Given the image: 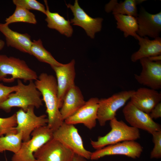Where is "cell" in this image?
<instances>
[{
    "label": "cell",
    "mask_w": 161,
    "mask_h": 161,
    "mask_svg": "<svg viewBox=\"0 0 161 161\" xmlns=\"http://www.w3.org/2000/svg\"><path fill=\"white\" fill-rule=\"evenodd\" d=\"M34 83L45 105L48 119L47 125L54 132L64 122L60 110L56 78L52 75L42 73Z\"/></svg>",
    "instance_id": "1"
},
{
    "label": "cell",
    "mask_w": 161,
    "mask_h": 161,
    "mask_svg": "<svg viewBox=\"0 0 161 161\" xmlns=\"http://www.w3.org/2000/svg\"><path fill=\"white\" fill-rule=\"evenodd\" d=\"M17 90L10 94L7 99L0 103V109L6 112H10L12 108L19 107L26 111L30 106L37 109L43 105L41 92L37 88L33 80L24 84L21 80L18 79Z\"/></svg>",
    "instance_id": "2"
},
{
    "label": "cell",
    "mask_w": 161,
    "mask_h": 161,
    "mask_svg": "<svg viewBox=\"0 0 161 161\" xmlns=\"http://www.w3.org/2000/svg\"><path fill=\"white\" fill-rule=\"evenodd\" d=\"M111 130L106 135L98 137L96 141L91 140L90 144L96 150L106 146L126 141H135L140 137L139 130L126 124L115 117L110 121Z\"/></svg>",
    "instance_id": "3"
},
{
    "label": "cell",
    "mask_w": 161,
    "mask_h": 161,
    "mask_svg": "<svg viewBox=\"0 0 161 161\" xmlns=\"http://www.w3.org/2000/svg\"><path fill=\"white\" fill-rule=\"evenodd\" d=\"M7 75L11 77L7 83L15 79L23 80L24 82L36 80V72L30 68L24 61L13 57L0 55V81L4 82Z\"/></svg>",
    "instance_id": "4"
},
{
    "label": "cell",
    "mask_w": 161,
    "mask_h": 161,
    "mask_svg": "<svg viewBox=\"0 0 161 161\" xmlns=\"http://www.w3.org/2000/svg\"><path fill=\"white\" fill-rule=\"evenodd\" d=\"M53 132L47 125L36 129L32 133V137L29 140L22 142L18 151L12 157L11 161H34V153L53 138Z\"/></svg>",
    "instance_id": "5"
},
{
    "label": "cell",
    "mask_w": 161,
    "mask_h": 161,
    "mask_svg": "<svg viewBox=\"0 0 161 161\" xmlns=\"http://www.w3.org/2000/svg\"><path fill=\"white\" fill-rule=\"evenodd\" d=\"M53 138L72 151L75 154L90 159L92 152L85 148L82 138L74 125L64 121L53 132Z\"/></svg>",
    "instance_id": "6"
},
{
    "label": "cell",
    "mask_w": 161,
    "mask_h": 161,
    "mask_svg": "<svg viewBox=\"0 0 161 161\" xmlns=\"http://www.w3.org/2000/svg\"><path fill=\"white\" fill-rule=\"evenodd\" d=\"M135 91H123L116 93L107 98L99 99L97 120L101 126L115 117L117 111L123 107L131 97Z\"/></svg>",
    "instance_id": "7"
},
{
    "label": "cell",
    "mask_w": 161,
    "mask_h": 161,
    "mask_svg": "<svg viewBox=\"0 0 161 161\" xmlns=\"http://www.w3.org/2000/svg\"><path fill=\"white\" fill-rule=\"evenodd\" d=\"M34 108L30 106L26 111L20 109L16 113L17 125L14 129L16 133H21L23 142L29 140L32 133L36 129L47 124L46 115L37 116L34 112Z\"/></svg>",
    "instance_id": "8"
},
{
    "label": "cell",
    "mask_w": 161,
    "mask_h": 161,
    "mask_svg": "<svg viewBox=\"0 0 161 161\" xmlns=\"http://www.w3.org/2000/svg\"><path fill=\"white\" fill-rule=\"evenodd\" d=\"M123 112L130 126L147 131L151 134L161 131L160 124L154 122L149 114L139 109L130 101L124 106Z\"/></svg>",
    "instance_id": "9"
},
{
    "label": "cell",
    "mask_w": 161,
    "mask_h": 161,
    "mask_svg": "<svg viewBox=\"0 0 161 161\" xmlns=\"http://www.w3.org/2000/svg\"><path fill=\"white\" fill-rule=\"evenodd\" d=\"M75 153L57 140L53 138L34 154L40 161H73Z\"/></svg>",
    "instance_id": "10"
},
{
    "label": "cell",
    "mask_w": 161,
    "mask_h": 161,
    "mask_svg": "<svg viewBox=\"0 0 161 161\" xmlns=\"http://www.w3.org/2000/svg\"><path fill=\"white\" fill-rule=\"evenodd\" d=\"M143 147L135 141H126L106 146L92 152L90 160H96L107 156L122 155L133 159L140 157Z\"/></svg>",
    "instance_id": "11"
},
{
    "label": "cell",
    "mask_w": 161,
    "mask_h": 161,
    "mask_svg": "<svg viewBox=\"0 0 161 161\" xmlns=\"http://www.w3.org/2000/svg\"><path fill=\"white\" fill-rule=\"evenodd\" d=\"M66 5L71 10L74 16L73 18L70 20V23L81 27L88 36L94 38L95 34L101 30L103 18H94L89 16L80 7L77 0H75L73 5L70 4Z\"/></svg>",
    "instance_id": "12"
},
{
    "label": "cell",
    "mask_w": 161,
    "mask_h": 161,
    "mask_svg": "<svg viewBox=\"0 0 161 161\" xmlns=\"http://www.w3.org/2000/svg\"><path fill=\"white\" fill-rule=\"evenodd\" d=\"M142 66L139 75L134 74V78L140 84L155 90L161 88V61L154 62L147 58L140 60Z\"/></svg>",
    "instance_id": "13"
},
{
    "label": "cell",
    "mask_w": 161,
    "mask_h": 161,
    "mask_svg": "<svg viewBox=\"0 0 161 161\" xmlns=\"http://www.w3.org/2000/svg\"><path fill=\"white\" fill-rule=\"evenodd\" d=\"M99 99L97 97L90 98L74 114L65 120L64 122L74 125L82 124L90 130L93 129L97 123Z\"/></svg>",
    "instance_id": "14"
},
{
    "label": "cell",
    "mask_w": 161,
    "mask_h": 161,
    "mask_svg": "<svg viewBox=\"0 0 161 161\" xmlns=\"http://www.w3.org/2000/svg\"><path fill=\"white\" fill-rule=\"evenodd\" d=\"M75 61L72 59L68 63L51 67L55 72L57 84L58 101L61 108L64 98L68 91L75 85Z\"/></svg>",
    "instance_id": "15"
},
{
    "label": "cell",
    "mask_w": 161,
    "mask_h": 161,
    "mask_svg": "<svg viewBox=\"0 0 161 161\" xmlns=\"http://www.w3.org/2000/svg\"><path fill=\"white\" fill-rule=\"evenodd\" d=\"M138 24L137 33L141 37L148 36L155 39L159 37L161 31V12L150 13L143 7L136 17Z\"/></svg>",
    "instance_id": "16"
},
{
    "label": "cell",
    "mask_w": 161,
    "mask_h": 161,
    "mask_svg": "<svg viewBox=\"0 0 161 161\" xmlns=\"http://www.w3.org/2000/svg\"><path fill=\"white\" fill-rule=\"evenodd\" d=\"M130 99V101L137 108L149 114L161 102V93L151 89L141 87L135 91Z\"/></svg>",
    "instance_id": "17"
},
{
    "label": "cell",
    "mask_w": 161,
    "mask_h": 161,
    "mask_svg": "<svg viewBox=\"0 0 161 161\" xmlns=\"http://www.w3.org/2000/svg\"><path fill=\"white\" fill-rule=\"evenodd\" d=\"M79 88L75 85L65 95L60 112L64 121L77 111L86 103Z\"/></svg>",
    "instance_id": "18"
},
{
    "label": "cell",
    "mask_w": 161,
    "mask_h": 161,
    "mask_svg": "<svg viewBox=\"0 0 161 161\" xmlns=\"http://www.w3.org/2000/svg\"><path fill=\"white\" fill-rule=\"evenodd\" d=\"M0 32L5 37L8 47H14L30 55V48L32 41L28 34L13 31L4 23H0Z\"/></svg>",
    "instance_id": "19"
},
{
    "label": "cell",
    "mask_w": 161,
    "mask_h": 161,
    "mask_svg": "<svg viewBox=\"0 0 161 161\" xmlns=\"http://www.w3.org/2000/svg\"><path fill=\"white\" fill-rule=\"evenodd\" d=\"M135 39L138 41L140 47L131 55V59L132 62L161 55V38L160 37L150 40L147 37H141L137 35Z\"/></svg>",
    "instance_id": "20"
},
{
    "label": "cell",
    "mask_w": 161,
    "mask_h": 161,
    "mask_svg": "<svg viewBox=\"0 0 161 161\" xmlns=\"http://www.w3.org/2000/svg\"><path fill=\"white\" fill-rule=\"evenodd\" d=\"M46 7V18L45 21L47 23V27L55 29L61 34L67 37L72 36L73 30L70 24V21L66 19L64 17L57 13L50 11L47 1L44 0Z\"/></svg>",
    "instance_id": "21"
},
{
    "label": "cell",
    "mask_w": 161,
    "mask_h": 161,
    "mask_svg": "<svg viewBox=\"0 0 161 161\" xmlns=\"http://www.w3.org/2000/svg\"><path fill=\"white\" fill-rule=\"evenodd\" d=\"M143 0H125L118 3L117 0H111L105 6L107 13L112 12L113 15L122 14L131 16L136 17L138 14L137 5L141 4Z\"/></svg>",
    "instance_id": "22"
},
{
    "label": "cell",
    "mask_w": 161,
    "mask_h": 161,
    "mask_svg": "<svg viewBox=\"0 0 161 161\" xmlns=\"http://www.w3.org/2000/svg\"><path fill=\"white\" fill-rule=\"evenodd\" d=\"M117 22V27L123 33L125 37L129 36L135 38L137 35L138 24L136 17L130 15H114Z\"/></svg>",
    "instance_id": "23"
},
{
    "label": "cell",
    "mask_w": 161,
    "mask_h": 161,
    "mask_svg": "<svg viewBox=\"0 0 161 161\" xmlns=\"http://www.w3.org/2000/svg\"><path fill=\"white\" fill-rule=\"evenodd\" d=\"M30 55L39 61L49 64L51 66H60L63 64L56 61L51 54L43 47L40 39L33 40L30 48Z\"/></svg>",
    "instance_id": "24"
},
{
    "label": "cell",
    "mask_w": 161,
    "mask_h": 161,
    "mask_svg": "<svg viewBox=\"0 0 161 161\" xmlns=\"http://www.w3.org/2000/svg\"><path fill=\"white\" fill-rule=\"evenodd\" d=\"M22 142L21 132H10L0 136V153L8 151L15 154L19 150Z\"/></svg>",
    "instance_id": "25"
},
{
    "label": "cell",
    "mask_w": 161,
    "mask_h": 161,
    "mask_svg": "<svg viewBox=\"0 0 161 161\" xmlns=\"http://www.w3.org/2000/svg\"><path fill=\"white\" fill-rule=\"evenodd\" d=\"M4 24L7 25L10 24L23 22L33 24L37 23L35 15L29 10L19 6H16L15 10L11 16L6 18Z\"/></svg>",
    "instance_id": "26"
},
{
    "label": "cell",
    "mask_w": 161,
    "mask_h": 161,
    "mask_svg": "<svg viewBox=\"0 0 161 161\" xmlns=\"http://www.w3.org/2000/svg\"><path fill=\"white\" fill-rule=\"evenodd\" d=\"M17 125L16 114L6 117H0V136L10 132L16 133L14 128Z\"/></svg>",
    "instance_id": "27"
},
{
    "label": "cell",
    "mask_w": 161,
    "mask_h": 161,
    "mask_svg": "<svg viewBox=\"0 0 161 161\" xmlns=\"http://www.w3.org/2000/svg\"><path fill=\"white\" fill-rule=\"evenodd\" d=\"M13 3L28 10H35L46 15V10L44 5L36 0H13Z\"/></svg>",
    "instance_id": "28"
},
{
    "label": "cell",
    "mask_w": 161,
    "mask_h": 161,
    "mask_svg": "<svg viewBox=\"0 0 161 161\" xmlns=\"http://www.w3.org/2000/svg\"><path fill=\"white\" fill-rule=\"evenodd\" d=\"M152 135L154 146L150 153V158L160 159L161 157V131L155 132Z\"/></svg>",
    "instance_id": "29"
},
{
    "label": "cell",
    "mask_w": 161,
    "mask_h": 161,
    "mask_svg": "<svg viewBox=\"0 0 161 161\" xmlns=\"http://www.w3.org/2000/svg\"><path fill=\"white\" fill-rule=\"evenodd\" d=\"M18 89L17 85L9 86L0 83V103L6 100L10 94L16 91Z\"/></svg>",
    "instance_id": "30"
},
{
    "label": "cell",
    "mask_w": 161,
    "mask_h": 161,
    "mask_svg": "<svg viewBox=\"0 0 161 161\" xmlns=\"http://www.w3.org/2000/svg\"><path fill=\"white\" fill-rule=\"evenodd\" d=\"M151 117L156 119L161 117V102L156 105L149 114Z\"/></svg>",
    "instance_id": "31"
},
{
    "label": "cell",
    "mask_w": 161,
    "mask_h": 161,
    "mask_svg": "<svg viewBox=\"0 0 161 161\" xmlns=\"http://www.w3.org/2000/svg\"><path fill=\"white\" fill-rule=\"evenodd\" d=\"M149 60L154 62L161 61V55H154L147 58Z\"/></svg>",
    "instance_id": "32"
},
{
    "label": "cell",
    "mask_w": 161,
    "mask_h": 161,
    "mask_svg": "<svg viewBox=\"0 0 161 161\" xmlns=\"http://www.w3.org/2000/svg\"><path fill=\"white\" fill-rule=\"evenodd\" d=\"M87 160L85 158L75 154L73 161H87Z\"/></svg>",
    "instance_id": "33"
},
{
    "label": "cell",
    "mask_w": 161,
    "mask_h": 161,
    "mask_svg": "<svg viewBox=\"0 0 161 161\" xmlns=\"http://www.w3.org/2000/svg\"><path fill=\"white\" fill-rule=\"evenodd\" d=\"M5 42L2 40L0 39V50H1L4 47Z\"/></svg>",
    "instance_id": "34"
},
{
    "label": "cell",
    "mask_w": 161,
    "mask_h": 161,
    "mask_svg": "<svg viewBox=\"0 0 161 161\" xmlns=\"http://www.w3.org/2000/svg\"><path fill=\"white\" fill-rule=\"evenodd\" d=\"M34 161H40L36 159Z\"/></svg>",
    "instance_id": "35"
},
{
    "label": "cell",
    "mask_w": 161,
    "mask_h": 161,
    "mask_svg": "<svg viewBox=\"0 0 161 161\" xmlns=\"http://www.w3.org/2000/svg\"><path fill=\"white\" fill-rule=\"evenodd\" d=\"M5 161H8L6 158H5Z\"/></svg>",
    "instance_id": "36"
}]
</instances>
